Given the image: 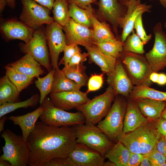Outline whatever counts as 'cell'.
<instances>
[{
  "instance_id": "680465c9",
  "label": "cell",
  "mask_w": 166,
  "mask_h": 166,
  "mask_svg": "<svg viewBox=\"0 0 166 166\" xmlns=\"http://www.w3.org/2000/svg\"><path fill=\"white\" fill-rule=\"evenodd\" d=\"M103 166H117L114 162L110 161L105 162Z\"/></svg>"
},
{
  "instance_id": "e575fe53",
  "label": "cell",
  "mask_w": 166,
  "mask_h": 166,
  "mask_svg": "<svg viewBox=\"0 0 166 166\" xmlns=\"http://www.w3.org/2000/svg\"><path fill=\"white\" fill-rule=\"evenodd\" d=\"M69 10L67 0H55L52 10L54 22L62 27L64 26L70 18Z\"/></svg>"
},
{
  "instance_id": "4316f807",
  "label": "cell",
  "mask_w": 166,
  "mask_h": 166,
  "mask_svg": "<svg viewBox=\"0 0 166 166\" xmlns=\"http://www.w3.org/2000/svg\"><path fill=\"white\" fill-rule=\"evenodd\" d=\"M20 93L6 74L0 79V105L18 101Z\"/></svg>"
},
{
  "instance_id": "bcb514c9",
  "label": "cell",
  "mask_w": 166,
  "mask_h": 166,
  "mask_svg": "<svg viewBox=\"0 0 166 166\" xmlns=\"http://www.w3.org/2000/svg\"><path fill=\"white\" fill-rule=\"evenodd\" d=\"M154 125L160 134L166 138V119L161 117Z\"/></svg>"
},
{
  "instance_id": "8992f818",
  "label": "cell",
  "mask_w": 166,
  "mask_h": 166,
  "mask_svg": "<svg viewBox=\"0 0 166 166\" xmlns=\"http://www.w3.org/2000/svg\"><path fill=\"white\" fill-rule=\"evenodd\" d=\"M42 105L44 109L39 118L45 124L58 127H73L85 123V118L81 113H70L59 109L47 97Z\"/></svg>"
},
{
  "instance_id": "83f0119b",
  "label": "cell",
  "mask_w": 166,
  "mask_h": 166,
  "mask_svg": "<svg viewBox=\"0 0 166 166\" xmlns=\"http://www.w3.org/2000/svg\"><path fill=\"white\" fill-rule=\"evenodd\" d=\"M131 152L120 141H118L104 155L105 158L117 166H126Z\"/></svg>"
},
{
  "instance_id": "4fadbf2b",
  "label": "cell",
  "mask_w": 166,
  "mask_h": 166,
  "mask_svg": "<svg viewBox=\"0 0 166 166\" xmlns=\"http://www.w3.org/2000/svg\"><path fill=\"white\" fill-rule=\"evenodd\" d=\"M62 27L67 45L76 44L85 47L93 43L92 29L79 23L71 18Z\"/></svg>"
},
{
  "instance_id": "d4e9b609",
  "label": "cell",
  "mask_w": 166,
  "mask_h": 166,
  "mask_svg": "<svg viewBox=\"0 0 166 166\" xmlns=\"http://www.w3.org/2000/svg\"><path fill=\"white\" fill-rule=\"evenodd\" d=\"M94 42H103L116 40L106 21H99L94 14L92 17ZM93 42V43H94Z\"/></svg>"
},
{
  "instance_id": "4dcf8cb0",
  "label": "cell",
  "mask_w": 166,
  "mask_h": 166,
  "mask_svg": "<svg viewBox=\"0 0 166 166\" xmlns=\"http://www.w3.org/2000/svg\"><path fill=\"white\" fill-rule=\"evenodd\" d=\"M86 66L83 63L72 66H64L62 69L66 76L81 87L86 86L88 77L85 73Z\"/></svg>"
},
{
  "instance_id": "3957f363",
  "label": "cell",
  "mask_w": 166,
  "mask_h": 166,
  "mask_svg": "<svg viewBox=\"0 0 166 166\" xmlns=\"http://www.w3.org/2000/svg\"><path fill=\"white\" fill-rule=\"evenodd\" d=\"M126 73L135 86L150 87L149 79L153 72L145 56L142 54L122 51L120 57Z\"/></svg>"
},
{
  "instance_id": "db71d44e",
  "label": "cell",
  "mask_w": 166,
  "mask_h": 166,
  "mask_svg": "<svg viewBox=\"0 0 166 166\" xmlns=\"http://www.w3.org/2000/svg\"><path fill=\"white\" fill-rule=\"evenodd\" d=\"M8 118L5 115L0 118V132L4 130V124L5 122Z\"/></svg>"
},
{
  "instance_id": "ac0fdd59",
  "label": "cell",
  "mask_w": 166,
  "mask_h": 166,
  "mask_svg": "<svg viewBox=\"0 0 166 166\" xmlns=\"http://www.w3.org/2000/svg\"><path fill=\"white\" fill-rule=\"evenodd\" d=\"M69 157L77 166H103L105 158L87 146L77 143Z\"/></svg>"
},
{
  "instance_id": "5bb4252c",
  "label": "cell",
  "mask_w": 166,
  "mask_h": 166,
  "mask_svg": "<svg viewBox=\"0 0 166 166\" xmlns=\"http://www.w3.org/2000/svg\"><path fill=\"white\" fill-rule=\"evenodd\" d=\"M0 30L6 42L18 39L25 43L31 39L35 31L16 18L3 20L1 23Z\"/></svg>"
},
{
  "instance_id": "8d00e7d4",
  "label": "cell",
  "mask_w": 166,
  "mask_h": 166,
  "mask_svg": "<svg viewBox=\"0 0 166 166\" xmlns=\"http://www.w3.org/2000/svg\"><path fill=\"white\" fill-rule=\"evenodd\" d=\"M124 42L118 38L116 40L103 42H94L105 54L117 59L120 57Z\"/></svg>"
},
{
  "instance_id": "74e56055",
  "label": "cell",
  "mask_w": 166,
  "mask_h": 166,
  "mask_svg": "<svg viewBox=\"0 0 166 166\" xmlns=\"http://www.w3.org/2000/svg\"><path fill=\"white\" fill-rule=\"evenodd\" d=\"M124 42L123 51L143 54L144 53V45L133 30Z\"/></svg>"
},
{
  "instance_id": "cb8c5ba5",
  "label": "cell",
  "mask_w": 166,
  "mask_h": 166,
  "mask_svg": "<svg viewBox=\"0 0 166 166\" xmlns=\"http://www.w3.org/2000/svg\"><path fill=\"white\" fill-rule=\"evenodd\" d=\"M160 135L154 124L150 122L144 124L140 144L141 153L145 155L151 151L155 148Z\"/></svg>"
},
{
  "instance_id": "7bdbcfd3",
  "label": "cell",
  "mask_w": 166,
  "mask_h": 166,
  "mask_svg": "<svg viewBox=\"0 0 166 166\" xmlns=\"http://www.w3.org/2000/svg\"><path fill=\"white\" fill-rule=\"evenodd\" d=\"M43 166H77V165L71 159L68 157L66 158H53L45 163Z\"/></svg>"
},
{
  "instance_id": "5b68a950",
  "label": "cell",
  "mask_w": 166,
  "mask_h": 166,
  "mask_svg": "<svg viewBox=\"0 0 166 166\" xmlns=\"http://www.w3.org/2000/svg\"><path fill=\"white\" fill-rule=\"evenodd\" d=\"M115 96L112 88L109 85L103 93L90 99L76 109L84 115L85 124L95 125L106 116Z\"/></svg>"
},
{
  "instance_id": "91938a15",
  "label": "cell",
  "mask_w": 166,
  "mask_h": 166,
  "mask_svg": "<svg viewBox=\"0 0 166 166\" xmlns=\"http://www.w3.org/2000/svg\"><path fill=\"white\" fill-rule=\"evenodd\" d=\"M161 117L166 119V104L162 112Z\"/></svg>"
},
{
  "instance_id": "60d3db41",
  "label": "cell",
  "mask_w": 166,
  "mask_h": 166,
  "mask_svg": "<svg viewBox=\"0 0 166 166\" xmlns=\"http://www.w3.org/2000/svg\"><path fill=\"white\" fill-rule=\"evenodd\" d=\"M149 158L152 166H166V157L155 148L145 155Z\"/></svg>"
},
{
  "instance_id": "277c9868",
  "label": "cell",
  "mask_w": 166,
  "mask_h": 166,
  "mask_svg": "<svg viewBox=\"0 0 166 166\" xmlns=\"http://www.w3.org/2000/svg\"><path fill=\"white\" fill-rule=\"evenodd\" d=\"M123 97L116 96L105 119L97 126L111 140H117L118 141L123 134L124 120L127 104Z\"/></svg>"
},
{
  "instance_id": "30bf717a",
  "label": "cell",
  "mask_w": 166,
  "mask_h": 166,
  "mask_svg": "<svg viewBox=\"0 0 166 166\" xmlns=\"http://www.w3.org/2000/svg\"><path fill=\"white\" fill-rule=\"evenodd\" d=\"M155 40L152 49L145 54V57L153 72H158L166 67V34L160 22L153 29Z\"/></svg>"
},
{
  "instance_id": "6f0895ef",
  "label": "cell",
  "mask_w": 166,
  "mask_h": 166,
  "mask_svg": "<svg viewBox=\"0 0 166 166\" xmlns=\"http://www.w3.org/2000/svg\"><path fill=\"white\" fill-rule=\"evenodd\" d=\"M0 166H11V164L9 161L0 159Z\"/></svg>"
},
{
  "instance_id": "f5cc1de1",
  "label": "cell",
  "mask_w": 166,
  "mask_h": 166,
  "mask_svg": "<svg viewBox=\"0 0 166 166\" xmlns=\"http://www.w3.org/2000/svg\"><path fill=\"white\" fill-rule=\"evenodd\" d=\"M140 166H152L150 161L148 157L145 155L141 164Z\"/></svg>"
},
{
  "instance_id": "6125c7cd",
  "label": "cell",
  "mask_w": 166,
  "mask_h": 166,
  "mask_svg": "<svg viewBox=\"0 0 166 166\" xmlns=\"http://www.w3.org/2000/svg\"><path fill=\"white\" fill-rule=\"evenodd\" d=\"M120 2L122 3H123L125 2H126L129 0H119Z\"/></svg>"
},
{
  "instance_id": "7402d4cb",
  "label": "cell",
  "mask_w": 166,
  "mask_h": 166,
  "mask_svg": "<svg viewBox=\"0 0 166 166\" xmlns=\"http://www.w3.org/2000/svg\"><path fill=\"white\" fill-rule=\"evenodd\" d=\"M8 65L19 72L32 77L38 78L45 73L41 65L28 53L26 54L18 60Z\"/></svg>"
},
{
  "instance_id": "f1b7e54d",
  "label": "cell",
  "mask_w": 166,
  "mask_h": 166,
  "mask_svg": "<svg viewBox=\"0 0 166 166\" xmlns=\"http://www.w3.org/2000/svg\"><path fill=\"white\" fill-rule=\"evenodd\" d=\"M128 98L132 100L143 98L166 101V92L160 91L148 86H134Z\"/></svg>"
},
{
  "instance_id": "1f68e13d",
  "label": "cell",
  "mask_w": 166,
  "mask_h": 166,
  "mask_svg": "<svg viewBox=\"0 0 166 166\" xmlns=\"http://www.w3.org/2000/svg\"><path fill=\"white\" fill-rule=\"evenodd\" d=\"M4 68L6 74L15 85L19 93L28 87L34 78L19 72L8 65Z\"/></svg>"
},
{
  "instance_id": "2e32d148",
  "label": "cell",
  "mask_w": 166,
  "mask_h": 166,
  "mask_svg": "<svg viewBox=\"0 0 166 166\" xmlns=\"http://www.w3.org/2000/svg\"><path fill=\"white\" fill-rule=\"evenodd\" d=\"M107 82L116 95L128 97L134 86L128 76L120 58L117 59L114 69L107 73Z\"/></svg>"
},
{
  "instance_id": "c3c4849f",
  "label": "cell",
  "mask_w": 166,
  "mask_h": 166,
  "mask_svg": "<svg viewBox=\"0 0 166 166\" xmlns=\"http://www.w3.org/2000/svg\"><path fill=\"white\" fill-rule=\"evenodd\" d=\"M155 147L158 152L166 157V138L161 135Z\"/></svg>"
},
{
  "instance_id": "94428289",
  "label": "cell",
  "mask_w": 166,
  "mask_h": 166,
  "mask_svg": "<svg viewBox=\"0 0 166 166\" xmlns=\"http://www.w3.org/2000/svg\"><path fill=\"white\" fill-rule=\"evenodd\" d=\"M161 5L164 7H166V0H158Z\"/></svg>"
},
{
  "instance_id": "ab89813d",
  "label": "cell",
  "mask_w": 166,
  "mask_h": 166,
  "mask_svg": "<svg viewBox=\"0 0 166 166\" xmlns=\"http://www.w3.org/2000/svg\"><path fill=\"white\" fill-rule=\"evenodd\" d=\"M64 56L58 64V66L61 65L64 66L68 65L69 61L76 53L81 52L80 48L77 45H66L63 50Z\"/></svg>"
},
{
  "instance_id": "e0dca14e",
  "label": "cell",
  "mask_w": 166,
  "mask_h": 166,
  "mask_svg": "<svg viewBox=\"0 0 166 166\" xmlns=\"http://www.w3.org/2000/svg\"><path fill=\"white\" fill-rule=\"evenodd\" d=\"M88 93L80 90L51 93L49 99L56 107L68 111L76 108L84 104L90 99L88 97Z\"/></svg>"
},
{
  "instance_id": "d590c367",
  "label": "cell",
  "mask_w": 166,
  "mask_h": 166,
  "mask_svg": "<svg viewBox=\"0 0 166 166\" xmlns=\"http://www.w3.org/2000/svg\"><path fill=\"white\" fill-rule=\"evenodd\" d=\"M55 69H52L45 76L37 78L34 83L40 93L39 103L42 105L47 96L51 92Z\"/></svg>"
},
{
  "instance_id": "6da1fadb",
  "label": "cell",
  "mask_w": 166,
  "mask_h": 166,
  "mask_svg": "<svg viewBox=\"0 0 166 166\" xmlns=\"http://www.w3.org/2000/svg\"><path fill=\"white\" fill-rule=\"evenodd\" d=\"M73 127H58L36 122L27 139L30 148V166H43L55 158H66L76 144Z\"/></svg>"
},
{
  "instance_id": "d6986e66",
  "label": "cell",
  "mask_w": 166,
  "mask_h": 166,
  "mask_svg": "<svg viewBox=\"0 0 166 166\" xmlns=\"http://www.w3.org/2000/svg\"><path fill=\"white\" fill-rule=\"evenodd\" d=\"M148 121L135 101L129 99L124 120L123 134L135 130Z\"/></svg>"
},
{
  "instance_id": "be15d7a7",
  "label": "cell",
  "mask_w": 166,
  "mask_h": 166,
  "mask_svg": "<svg viewBox=\"0 0 166 166\" xmlns=\"http://www.w3.org/2000/svg\"><path fill=\"white\" fill-rule=\"evenodd\" d=\"M164 26L165 28V29H166V21L165 22V23H164Z\"/></svg>"
},
{
  "instance_id": "b9f144b4",
  "label": "cell",
  "mask_w": 166,
  "mask_h": 166,
  "mask_svg": "<svg viewBox=\"0 0 166 166\" xmlns=\"http://www.w3.org/2000/svg\"><path fill=\"white\" fill-rule=\"evenodd\" d=\"M103 81V73L92 74L88 80V89L86 92L89 93L98 90L102 87Z\"/></svg>"
},
{
  "instance_id": "9f6ffc18",
  "label": "cell",
  "mask_w": 166,
  "mask_h": 166,
  "mask_svg": "<svg viewBox=\"0 0 166 166\" xmlns=\"http://www.w3.org/2000/svg\"><path fill=\"white\" fill-rule=\"evenodd\" d=\"M7 5L10 8L14 9L16 6L15 0H6Z\"/></svg>"
},
{
  "instance_id": "603a6c76",
  "label": "cell",
  "mask_w": 166,
  "mask_h": 166,
  "mask_svg": "<svg viewBox=\"0 0 166 166\" xmlns=\"http://www.w3.org/2000/svg\"><path fill=\"white\" fill-rule=\"evenodd\" d=\"M143 114L150 122L156 121L161 116L166 101L147 98H140L134 100Z\"/></svg>"
},
{
  "instance_id": "f907efd6",
  "label": "cell",
  "mask_w": 166,
  "mask_h": 166,
  "mask_svg": "<svg viewBox=\"0 0 166 166\" xmlns=\"http://www.w3.org/2000/svg\"><path fill=\"white\" fill-rule=\"evenodd\" d=\"M157 83L160 85L166 84V74L164 73H159Z\"/></svg>"
},
{
  "instance_id": "f35d334b",
  "label": "cell",
  "mask_w": 166,
  "mask_h": 166,
  "mask_svg": "<svg viewBox=\"0 0 166 166\" xmlns=\"http://www.w3.org/2000/svg\"><path fill=\"white\" fill-rule=\"evenodd\" d=\"M142 14H140L136 20L134 28L136 30V34L143 42L144 44H145L151 39L152 35L151 34L147 35L144 29L142 20Z\"/></svg>"
},
{
  "instance_id": "d6a6232c",
  "label": "cell",
  "mask_w": 166,
  "mask_h": 166,
  "mask_svg": "<svg viewBox=\"0 0 166 166\" xmlns=\"http://www.w3.org/2000/svg\"><path fill=\"white\" fill-rule=\"evenodd\" d=\"M40 99V96L36 94L24 101L6 103L0 105V118L19 108L26 109L35 106L39 103Z\"/></svg>"
},
{
  "instance_id": "816d5d0a",
  "label": "cell",
  "mask_w": 166,
  "mask_h": 166,
  "mask_svg": "<svg viewBox=\"0 0 166 166\" xmlns=\"http://www.w3.org/2000/svg\"><path fill=\"white\" fill-rule=\"evenodd\" d=\"M159 74V73L157 72H153L150 75V80L152 82L157 83L158 78Z\"/></svg>"
},
{
  "instance_id": "ba28073f",
  "label": "cell",
  "mask_w": 166,
  "mask_h": 166,
  "mask_svg": "<svg viewBox=\"0 0 166 166\" xmlns=\"http://www.w3.org/2000/svg\"><path fill=\"white\" fill-rule=\"evenodd\" d=\"M44 25L35 30L31 39L27 43H20L19 47L21 52L31 55L42 65L49 72L51 65Z\"/></svg>"
},
{
  "instance_id": "f546056e",
  "label": "cell",
  "mask_w": 166,
  "mask_h": 166,
  "mask_svg": "<svg viewBox=\"0 0 166 166\" xmlns=\"http://www.w3.org/2000/svg\"><path fill=\"white\" fill-rule=\"evenodd\" d=\"M70 17L77 22L92 28V17L94 11L92 5L86 9H83L74 4L69 5Z\"/></svg>"
},
{
  "instance_id": "52a82bcc",
  "label": "cell",
  "mask_w": 166,
  "mask_h": 166,
  "mask_svg": "<svg viewBox=\"0 0 166 166\" xmlns=\"http://www.w3.org/2000/svg\"><path fill=\"white\" fill-rule=\"evenodd\" d=\"M76 142L83 144L104 156L113 146L111 140L97 126L81 124L73 126Z\"/></svg>"
},
{
  "instance_id": "44dd1931",
  "label": "cell",
  "mask_w": 166,
  "mask_h": 166,
  "mask_svg": "<svg viewBox=\"0 0 166 166\" xmlns=\"http://www.w3.org/2000/svg\"><path fill=\"white\" fill-rule=\"evenodd\" d=\"M44 108L40 105L34 111L25 115L18 116H11L8 118L15 125L20 127L22 136L27 140V138L34 129L36 122L42 114Z\"/></svg>"
},
{
  "instance_id": "ee69618b",
  "label": "cell",
  "mask_w": 166,
  "mask_h": 166,
  "mask_svg": "<svg viewBox=\"0 0 166 166\" xmlns=\"http://www.w3.org/2000/svg\"><path fill=\"white\" fill-rule=\"evenodd\" d=\"M88 56L89 54L87 53H81V52L77 53L69 60L68 65L70 66L83 63L84 62L87 60V57Z\"/></svg>"
},
{
  "instance_id": "7c38bea8",
  "label": "cell",
  "mask_w": 166,
  "mask_h": 166,
  "mask_svg": "<svg viewBox=\"0 0 166 166\" xmlns=\"http://www.w3.org/2000/svg\"><path fill=\"white\" fill-rule=\"evenodd\" d=\"M62 27L55 22L46 25L45 32L49 49L53 69L58 67V60L60 54L66 45V38Z\"/></svg>"
},
{
  "instance_id": "681fc988",
  "label": "cell",
  "mask_w": 166,
  "mask_h": 166,
  "mask_svg": "<svg viewBox=\"0 0 166 166\" xmlns=\"http://www.w3.org/2000/svg\"><path fill=\"white\" fill-rule=\"evenodd\" d=\"M43 6L52 10L53 3L55 0H33Z\"/></svg>"
},
{
  "instance_id": "9c48e42d",
  "label": "cell",
  "mask_w": 166,
  "mask_h": 166,
  "mask_svg": "<svg viewBox=\"0 0 166 166\" xmlns=\"http://www.w3.org/2000/svg\"><path fill=\"white\" fill-rule=\"evenodd\" d=\"M22 11L19 19L31 29L35 30L44 24L54 22L50 15L51 10L33 0H21Z\"/></svg>"
},
{
  "instance_id": "11a10c76",
  "label": "cell",
  "mask_w": 166,
  "mask_h": 166,
  "mask_svg": "<svg viewBox=\"0 0 166 166\" xmlns=\"http://www.w3.org/2000/svg\"><path fill=\"white\" fill-rule=\"evenodd\" d=\"M7 5L6 0H0V13L2 14L6 6Z\"/></svg>"
},
{
  "instance_id": "7a4b0ae2",
  "label": "cell",
  "mask_w": 166,
  "mask_h": 166,
  "mask_svg": "<svg viewBox=\"0 0 166 166\" xmlns=\"http://www.w3.org/2000/svg\"><path fill=\"white\" fill-rule=\"evenodd\" d=\"M1 136L5 144L0 159L9 161L11 166L29 165L30 150L27 140L8 129L3 131Z\"/></svg>"
},
{
  "instance_id": "9a60e30c",
  "label": "cell",
  "mask_w": 166,
  "mask_h": 166,
  "mask_svg": "<svg viewBox=\"0 0 166 166\" xmlns=\"http://www.w3.org/2000/svg\"><path fill=\"white\" fill-rule=\"evenodd\" d=\"M123 4L127 7V11L119 27L123 29L120 39L124 42L133 30L135 21L138 16L145 12H150L152 6L142 4L141 0H129Z\"/></svg>"
},
{
  "instance_id": "ffe728a7",
  "label": "cell",
  "mask_w": 166,
  "mask_h": 166,
  "mask_svg": "<svg viewBox=\"0 0 166 166\" xmlns=\"http://www.w3.org/2000/svg\"><path fill=\"white\" fill-rule=\"evenodd\" d=\"M85 48L89 54V63H94L97 65L103 73L107 74L113 70L117 59L105 54L98 46L93 43Z\"/></svg>"
},
{
  "instance_id": "f6af8a7d",
  "label": "cell",
  "mask_w": 166,
  "mask_h": 166,
  "mask_svg": "<svg viewBox=\"0 0 166 166\" xmlns=\"http://www.w3.org/2000/svg\"><path fill=\"white\" fill-rule=\"evenodd\" d=\"M145 155L141 153L131 152L126 166H140Z\"/></svg>"
},
{
  "instance_id": "8fae6325",
  "label": "cell",
  "mask_w": 166,
  "mask_h": 166,
  "mask_svg": "<svg viewBox=\"0 0 166 166\" xmlns=\"http://www.w3.org/2000/svg\"><path fill=\"white\" fill-rule=\"evenodd\" d=\"M97 14L102 21H107L112 25L117 38L118 28L127 11V7L119 0H99Z\"/></svg>"
},
{
  "instance_id": "484cf974",
  "label": "cell",
  "mask_w": 166,
  "mask_h": 166,
  "mask_svg": "<svg viewBox=\"0 0 166 166\" xmlns=\"http://www.w3.org/2000/svg\"><path fill=\"white\" fill-rule=\"evenodd\" d=\"M51 93L80 90L81 87L69 79L62 70L59 68L55 69Z\"/></svg>"
},
{
  "instance_id": "7dc6e473",
  "label": "cell",
  "mask_w": 166,
  "mask_h": 166,
  "mask_svg": "<svg viewBox=\"0 0 166 166\" xmlns=\"http://www.w3.org/2000/svg\"><path fill=\"white\" fill-rule=\"evenodd\" d=\"M69 5L75 4L83 9H86L92 3H96L98 0H67Z\"/></svg>"
},
{
  "instance_id": "836d02e7",
  "label": "cell",
  "mask_w": 166,
  "mask_h": 166,
  "mask_svg": "<svg viewBox=\"0 0 166 166\" xmlns=\"http://www.w3.org/2000/svg\"><path fill=\"white\" fill-rule=\"evenodd\" d=\"M143 125L132 132L123 134L118 140L122 142L131 152L141 153L140 144Z\"/></svg>"
}]
</instances>
